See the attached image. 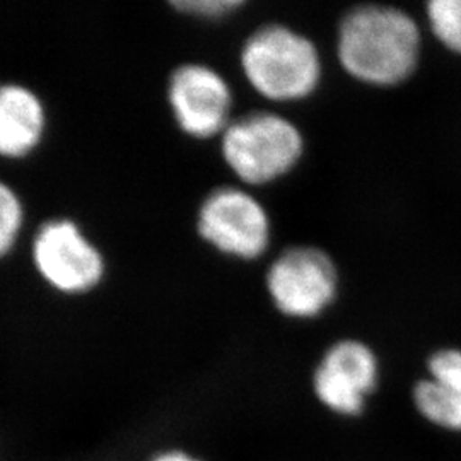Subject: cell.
Here are the masks:
<instances>
[{
  "label": "cell",
  "instance_id": "6",
  "mask_svg": "<svg viewBox=\"0 0 461 461\" xmlns=\"http://www.w3.org/2000/svg\"><path fill=\"white\" fill-rule=\"evenodd\" d=\"M33 262L43 280L64 294H84L104 277V258L70 219H51L36 230Z\"/></svg>",
  "mask_w": 461,
  "mask_h": 461
},
{
  "label": "cell",
  "instance_id": "8",
  "mask_svg": "<svg viewBox=\"0 0 461 461\" xmlns=\"http://www.w3.org/2000/svg\"><path fill=\"white\" fill-rule=\"evenodd\" d=\"M378 371V359L369 347L340 340L330 347L314 371V393L330 411L357 415L376 388Z\"/></svg>",
  "mask_w": 461,
  "mask_h": 461
},
{
  "label": "cell",
  "instance_id": "14",
  "mask_svg": "<svg viewBox=\"0 0 461 461\" xmlns=\"http://www.w3.org/2000/svg\"><path fill=\"white\" fill-rule=\"evenodd\" d=\"M152 461H198L195 458H192L190 455L183 453V451H167L163 453L159 456H156Z\"/></svg>",
  "mask_w": 461,
  "mask_h": 461
},
{
  "label": "cell",
  "instance_id": "5",
  "mask_svg": "<svg viewBox=\"0 0 461 461\" xmlns=\"http://www.w3.org/2000/svg\"><path fill=\"white\" fill-rule=\"evenodd\" d=\"M197 230L217 251L241 260L260 258L272 238V222L264 203L238 186H219L203 198Z\"/></svg>",
  "mask_w": 461,
  "mask_h": 461
},
{
  "label": "cell",
  "instance_id": "7",
  "mask_svg": "<svg viewBox=\"0 0 461 461\" xmlns=\"http://www.w3.org/2000/svg\"><path fill=\"white\" fill-rule=\"evenodd\" d=\"M167 101L183 132L197 139L222 135L232 122L230 83L212 67H176L169 76Z\"/></svg>",
  "mask_w": 461,
  "mask_h": 461
},
{
  "label": "cell",
  "instance_id": "12",
  "mask_svg": "<svg viewBox=\"0 0 461 461\" xmlns=\"http://www.w3.org/2000/svg\"><path fill=\"white\" fill-rule=\"evenodd\" d=\"M23 222L24 209L21 198L7 183L0 182V258L16 245Z\"/></svg>",
  "mask_w": 461,
  "mask_h": 461
},
{
  "label": "cell",
  "instance_id": "9",
  "mask_svg": "<svg viewBox=\"0 0 461 461\" xmlns=\"http://www.w3.org/2000/svg\"><path fill=\"white\" fill-rule=\"evenodd\" d=\"M429 378L417 383L413 402L436 426L461 430V350L443 348L430 356Z\"/></svg>",
  "mask_w": 461,
  "mask_h": 461
},
{
  "label": "cell",
  "instance_id": "3",
  "mask_svg": "<svg viewBox=\"0 0 461 461\" xmlns=\"http://www.w3.org/2000/svg\"><path fill=\"white\" fill-rule=\"evenodd\" d=\"M222 158L247 185L260 186L289 175L303 159L304 135L296 123L274 112L234 118L221 135Z\"/></svg>",
  "mask_w": 461,
  "mask_h": 461
},
{
  "label": "cell",
  "instance_id": "11",
  "mask_svg": "<svg viewBox=\"0 0 461 461\" xmlns=\"http://www.w3.org/2000/svg\"><path fill=\"white\" fill-rule=\"evenodd\" d=\"M426 14L432 36L447 51L461 55V0H430Z\"/></svg>",
  "mask_w": 461,
  "mask_h": 461
},
{
  "label": "cell",
  "instance_id": "2",
  "mask_svg": "<svg viewBox=\"0 0 461 461\" xmlns=\"http://www.w3.org/2000/svg\"><path fill=\"white\" fill-rule=\"evenodd\" d=\"M249 86L274 103H297L316 93L323 77L313 41L284 24H265L249 34L240 53Z\"/></svg>",
  "mask_w": 461,
  "mask_h": 461
},
{
  "label": "cell",
  "instance_id": "10",
  "mask_svg": "<svg viewBox=\"0 0 461 461\" xmlns=\"http://www.w3.org/2000/svg\"><path fill=\"white\" fill-rule=\"evenodd\" d=\"M47 112L33 91L21 84L0 86V156L23 158L43 139Z\"/></svg>",
  "mask_w": 461,
  "mask_h": 461
},
{
  "label": "cell",
  "instance_id": "13",
  "mask_svg": "<svg viewBox=\"0 0 461 461\" xmlns=\"http://www.w3.org/2000/svg\"><path fill=\"white\" fill-rule=\"evenodd\" d=\"M245 5L243 0H178L173 2V7L183 14L205 17V19H221L230 16Z\"/></svg>",
  "mask_w": 461,
  "mask_h": 461
},
{
  "label": "cell",
  "instance_id": "4",
  "mask_svg": "<svg viewBox=\"0 0 461 461\" xmlns=\"http://www.w3.org/2000/svg\"><path fill=\"white\" fill-rule=\"evenodd\" d=\"M265 285L274 306L284 316L312 320L335 303L339 270L321 248H287L268 267Z\"/></svg>",
  "mask_w": 461,
  "mask_h": 461
},
{
  "label": "cell",
  "instance_id": "1",
  "mask_svg": "<svg viewBox=\"0 0 461 461\" xmlns=\"http://www.w3.org/2000/svg\"><path fill=\"white\" fill-rule=\"evenodd\" d=\"M422 55V33L411 14L367 4L348 11L337 30V59L347 74L375 87L409 81Z\"/></svg>",
  "mask_w": 461,
  "mask_h": 461
}]
</instances>
